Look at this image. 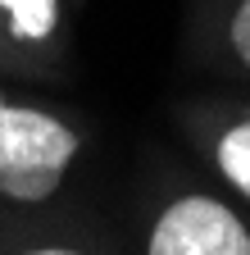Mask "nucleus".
Returning <instances> with one entry per match:
<instances>
[{
    "mask_svg": "<svg viewBox=\"0 0 250 255\" xmlns=\"http://www.w3.org/2000/svg\"><path fill=\"white\" fill-rule=\"evenodd\" d=\"M0 9H9L14 37L23 41H41L55 27V0H0Z\"/></svg>",
    "mask_w": 250,
    "mask_h": 255,
    "instance_id": "3",
    "label": "nucleus"
},
{
    "mask_svg": "<svg viewBox=\"0 0 250 255\" xmlns=\"http://www.w3.org/2000/svg\"><path fill=\"white\" fill-rule=\"evenodd\" d=\"M218 164H223V173L250 196V123L232 128V132L223 137V146H218Z\"/></svg>",
    "mask_w": 250,
    "mask_h": 255,
    "instance_id": "4",
    "label": "nucleus"
},
{
    "mask_svg": "<svg viewBox=\"0 0 250 255\" xmlns=\"http://www.w3.org/2000/svg\"><path fill=\"white\" fill-rule=\"evenodd\" d=\"M78 137L37 110H14L0 101V191L18 201H41L59 187Z\"/></svg>",
    "mask_w": 250,
    "mask_h": 255,
    "instance_id": "1",
    "label": "nucleus"
},
{
    "mask_svg": "<svg viewBox=\"0 0 250 255\" xmlns=\"http://www.w3.org/2000/svg\"><path fill=\"white\" fill-rule=\"evenodd\" d=\"M32 255H73V251H32Z\"/></svg>",
    "mask_w": 250,
    "mask_h": 255,
    "instance_id": "6",
    "label": "nucleus"
},
{
    "mask_svg": "<svg viewBox=\"0 0 250 255\" xmlns=\"http://www.w3.org/2000/svg\"><path fill=\"white\" fill-rule=\"evenodd\" d=\"M232 46H237V55L250 64V0L237 9V18H232Z\"/></svg>",
    "mask_w": 250,
    "mask_h": 255,
    "instance_id": "5",
    "label": "nucleus"
},
{
    "mask_svg": "<svg viewBox=\"0 0 250 255\" xmlns=\"http://www.w3.org/2000/svg\"><path fill=\"white\" fill-rule=\"evenodd\" d=\"M150 255H250V237L232 210L191 196L168 205L150 237Z\"/></svg>",
    "mask_w": 250,
    "mask_h": 255,
    "instance_id": "2",
    "label": "nucleus"
}]
</instances>
